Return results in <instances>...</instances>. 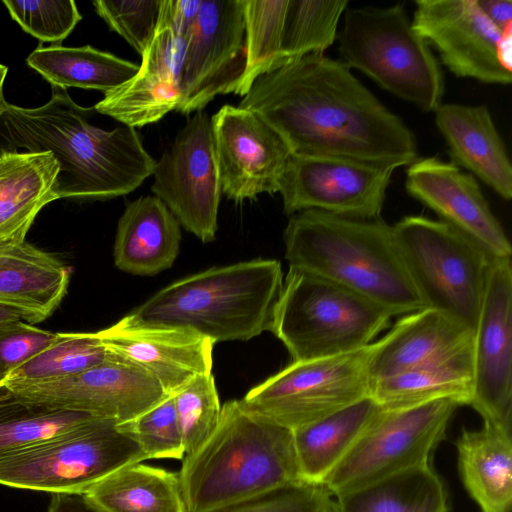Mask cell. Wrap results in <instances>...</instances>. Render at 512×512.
<instances>
[{
    "mask_svg": "<svg viewBox=\"0 0 512 512\" xmlns=\"http://www.w3.org/2000/svg\"><path fill=\"white\" fill-rule=\"evenodd\" d=\"M238 107L261 116L291 155L386 163L417 159L414 133L341 60L306 55L259 76Z\"/></svg>",
    "mask_w": 512,
    "mask_h": 512,
    "instance_id": "obj_1",
    "label": "cell"
},
{
    "mask_svg": "<svg viewBox=\"0 0 512 512\" xmlns=\"http://www.w3.org/2000/svg\"><path fill=\"white\" fill-rule=\"evenodd\" d=\"M94 108L76 104L66 89L37 108L8 104L0 116V152H50L59 163L60 198L107 200L129 194L153 175L156 160L135 128L104 130L90 122Z\"/></svg>",
    "mask_w": 512,
    "mask_h": 512,
    "instance_id": "obj_2",
    "label": "cell"
},
{
    "mask_svg": "<svg viewBox=\"0 0 512 512\" xmlns=\"http://www.w3.org/2000/svg\"><path fill=\"white\" fill-rule=\"evenodd\" d=\"M289 267L337 283L392 317L427 308L400 252L393 226L318 210L290 216L284 231Z\"/></svg>",
    "mask_w": 512,
    "mask_h": 512,
    "instance_id": "obj_3",
    "label": "cell"
},
{
    "mask_svg": "<svg viewBox=\"0 0 512 512\" xmlns=\"http://www.w3.org/2000/svg\"><path fill=\"white\" fill-rule=\"evenodd\" d=\"M178 476L187 512H211L305 483L292 431L251 411L241 400L222 405L216 428L184 456Z\"/></svg>",
    "mask_w": 512,
    "mask_h": 512,
    "instance_id": "obj_4",
    "label": "cell"
},
{
    "mask_svg": "<svg viewBox=\"0 0 512 512\" xmlns=\"http://www.w3.org/2000/svg\"><path fill=\"white\" fill-rule=\"evenodd\" d=\"M282 285V267L274 259L213 267L169 284L124 319L187 329L214 344L247 341L270 331Z\"/></svg>",
    "mask_w": 512,
    "mask_h": 512,
    "instance_id": "obj_5",
    "label": "cell"
},
{
    "mask_svg": "<svg viewBox=\"0 0 512 512\" xmlns=\"http://www.w3.org/2000/svg\"><path fill=\"white\" fill-rule=\"evenodd\" d=\"M392 316L373 301L316 274L289 267L270 332L292 361L352 352L373 343Z\"/></svg>",
    "mask_w": 512,
    "mask_h": 512,
    "instance_id": "obj_6",
    "label": "cell"
},
{
    "mask_svg": "<svg viewBox=\"0 0 512 512\" xmlns=\"http://www.w3.org/2000/svg\"><path fill=\"white\" fill-rule=\"evenodd\" d=\"M342 62L424 112L442 104L444 78L402 3L347 8L338 35Z\"/></svg>",
    "mask_w": 512,
    "mask_h": 512,
    "instance_id": "obj_7",
    "label": "cell"
},
{
    "mask_svg": "<svg viewBox=\"0 0 512 512\" xmlns=\"http://www.w3.org/2000/svg\"><path fill=\"white\" fill-rule=\"evenodd\" d=\"M393 231L427 308L451 316L474 333L495 257L441 220L405 216Z\"/></svg>",
    "mask_w": 512,
    "mask_h": 512,
    "instance_id": "obj_8",
    "label": "cell"
},
{
    "mask_svg": "<svg viewBox=\"0 0 512 512\" xmlns=\"http://www.w3.org/2000/svg\"><path fill=\"white\" fill-rule=\"evenodd\" d=\"M147 460L114 420L97 417L0 460V484L50 493H86L129 464Z\"/></svg>",
    "mask_w": 512,
    "mask_h": 512,
    "instance_id": "obj_9",
    "label": "cell"
},
{
    "mask_svg": "<svg viewBox=\"0 0 512 512\" xmlns=\"http://www.w3.org/2000/svg\"><path fill=\"white\" fill-rule=\"evenodd\" d=\"M374 342L330 357L292 361L253 387L242 403L291 431L370 396Z\"/></svg>",
    "mask_w": 512,
    "mask_h": 512,
    "instance_id": "obj_10",
    "label": "cell"
},
{
    "mask_svg": "<svg viewBox=\"0 0 512 512\" xmlns=\"http://www.w3.org/2000/svg\"><path fill=\"white\" fill-rule=\"evenodd\" d=\"M461 406L450 399L379 409L363 434L323 482L337 496L399 471L430 464Z\"/></svg>",
    "mask_w": 512,
    "mask_h": 512,
    "instance_id": "obj_11",
    "label": "cell"
},
{
    "mask_svg": "<svg viewBox=\"0 0 512 512\" xmlns=\"http://www.w3.org/2000/svg\"><path fill=\"white\" fill-rule=\"evenodd\" d=\"M151 190L180 226L203 243L215 239L221 184L209 115L195 112L163 152Z\"/></svg>",
    "mask_w": 512,
    "mask_h": 512,
    "instance_id": "obj_12",
    "label": "cell"
},
{
    "mask_svg": "<svg viewBox=\"0 0 512 512\" xmlns=\"http://www.w3.org/2000/svg\"><path fill=\"white\" fill-rule=\"evenodd\" d=\"M386 163L291 155L279 193L288 215L318 210L354 219H378L393 172Z\"/></svg>",
    "mask_w": 512,
    "mask_h": 512,
    "instance_id": "obj_13",
    "label": "cell"
},
{
    "mask_svg": "<svg viewBox=\"0 0 512 512\" xmlns=\"http://www.w3.org/2000/svg\"><path fill=\"white\" fill-rule=\"evenodd\" d=\"M245 67L244 0H201L186 45L176 111L189 115L219 94L234 93Z\"/></svg>",
    "mask_w": 512,
    "mask_h": 512,
    "instance_id": "obj_14",
    "label": "cell"
},
{
    "mask_svg": "<svg viewBox=\"0 0 512 512\" xmlns=\"http://www.w3.org/2000/svg\"><path fill=\"white\" fill-rule=\"evenodd\" d=\"M5 383L30 401L86 412L117 423L139 416L167 395L152 375L110 353L101 364L76 375L50 381Z\"/></svg>",
    "mask_w": 512,
    "mask_h": 512,
    "instance_id": "obj_15",
    "label": "cell"
},
{
    "mask_svg": "<svg viewBox=\"0 0 512 512\" xmlns=\"http://www.w3.org/2000/svg\"><path fill=\"white\" fill-rule=\"evenodd\" d=\"M221 191L236 203L279 192L291 157L283 138L257 113L222 106L212 117Z\"/></svg>",
    "mask_w": 512,
    "mask_h": 512,
    "instance_id": "obj_16",
    "label": "cell"
},
{
    "mask_svg": "<svg viewBox=\"0 0 512 512\" xmlns=\"http://www.w3.org/2000/svg\"><path fill=\"white\" fill-rule=\"evenodd\" d=\"M474 385L469 404L483 422L512 431V265L495 257L473 339Z\"/></svg>",
    "mask_w": 512,
    "mask_h": 512,
    "instance_id": "obj_17",
    "label": "cell"
},
{
    "mask_svg": "<svg viewBox=\"0 0 512 512\" xmlns=\"http://www.w3.org/2000/svg\"><path fill=\"white\" fill-rule=\"evenodd\" d=\"M412 25L457 77L486 84L511 83L512 72L497 57L502 32L490 23L476 0H418Z\"/></svg>",
    "mask_w": 512,
    "mask_h": 512,
    "instance_id": "obj_18",
    "label": "cell"
},
{
    "mask_svg": "<svg viewBox=\"0 0 512 512\" xmlns=\"http://www.w3.org/2000/svg\"><path fill=\"white\" fill-rule=\"evenodd\" d=\"M405 188L492 256L511 258L510 241L472 174L436 157L417 158L408 165Z\"/></svg>",
    "mask_w": 512,
    "mask_h": 512,
    "instance_id": "obj_19",
    "label": "cell"
},
{
    "mask_svg": "<svg viewBox=\"0 0 512 512\" xmlns=\"http://www.w3.org/2000/svg\"><path fill=\"white\" fill-rule=\"evenodd\" d=\"M97 332L111 355L152 375L167 394L212 373L214 343L190 330L136 325L123 317Z\"/></svg>",
    "mask_w": 512,
    "mask_h": 512,
    "instance_id": "obj_20",
    "label": "cell"
},
{
    "mask_svg": "<svg viewBox=\"0 0 512 512\" xmlns=\"http://www.w3.org/2000/svg\"><path fill=\"white\" fill-rule=\"evenodd\" d=\"M434 116L451 162L510 200L512 166L489 109L485 105L441 104Z\"/></svg>",
    "mask_w": 512,
    "mask_h": 512,
    "instance_id": "obj_21",
    "label": "cell"
},
{
    "mask_svg": "<svg viewBox=\"0 0 512 512\" xmlns=\"http://www.w3.org/2000/svg\"><path fill=\"white\" fill-rule=\"evenodd\" d=\"M473 338L471 330L433 308L403 315L389 332L374 341L371 381L445 357L471 343Z\"/></svg>",
    "mask_w": 512,
    "mask_h": 512,
    "instance_id": "obj_22",
    "label": "cell"
},
{
    "mask_svg": "<svg viewBox=\"0 0 512 512\" xmlns=\"http://www.w3.org/2000/svg\"><path fill=\"white\" fill-rule=\"evenodd\" d=\"M70 270L58 258L25 242L0 245V304L16 308L36 324L64 299Z\"/></svg>",
    "mask_w": 512,
    "mask_h": 512,
    "instance_id": "obj_23",
    "label": "cell"
},
{
    "mask_svg": "<svg viewBox=\"0 0 512 512\" xmlns=\"http://www.w3.org/2000/svg\"><path fill=\"white\" fill-rule=\"evenodd\" d=\"M181 243L178 220L155 196L130 202L117 225L115 266L126 273L152 276L170 268Z\"/></svg>",
    "mask_w": 512,
    "mask_h": 512,
    "instance_id": "obj_24",
    "label": "cell"
},
{
    "mask_svg": "<svg viewBox=\"0 0 512 512\" xmlns=\"http://www.w3.org/2000/svg\"><path fill=\"white\" fill-rule=\"evenodd\" d=\"M58 173L50 152H0V245L25 242L38 213L58 199Z\"/></svg>",
    "mask_w": 512,
    "mask_h": 512,
    "instance_id": "obj_25",
    "label": "cell"
},
{
    "mask_svg": "<svg viewBox=\"0 0 512 512\" xmlns=\"http://www.w3.org/2000/svg\"><path fill=\"white\" fill-rule=\"evenodd\" d=\"M456 448L461 480L481 512H510L512 431L483 422L478 430L463 429Z\"/></svg>",
    "mask_w": 512,
    "mask_h": 512,
    "instance_id": "obj_26",
    "label": "cell"
},
{
    "mask_svg": "<svg viewBox=\"0 0 512 512\" xmlns=\"http://www.w3.org/2000/svg\"><path fill=\"white\" fill-rule=\"evenodd\" d=\"M473 385L472 341L445 357L373 382L370 397L385 408L407 407L440 399L469 406Z\"/></svg>",
    "mask_w": 512,
    "mask_h": 512,
    "instance_id": "obj_27",
    "label": "cell"
},
{
    "mask_svg": "<svg viewBox=\"0 0 512 512\" xmlns=\"http://www.w3.org/2000/svg\"><path fill=\"white\" fill-rule=\"evenodd\" d=\"M380 408L369 396L293 430V445L302 480L308 484L323 485Z\"/></svg>",
    "mask_w": 512,
    "mask_h": 512,
    "instance_id": "obj_28",
    "label": "cell"
},
{
    "mask_svg": "<svg viewBox=\"0 0 512 512\" xmlns=\"http://www.w3.org/2000/svg\"><path fill=\"white\" fill-rule=\"evenodd\" d=\"M448 494L430 464L408 468L336 496L332 512H448Z\"/></svg>",
    "mask_w": 512,
    "mask_h": 512,
    "instance_id": "obj_29",
    "label": "cell"
},
{
    "mask_svg": "<svg viewBox=\"0 0 512 512\" xmlns=\"http://www.w3.org/2000/svg\"><path fill=\"white\" fill-rule=\"evenodd\" d=\"M84 494L103 512H187L178 472L142 462L120 468Z\"/></svg>",
    "mask_w": 512,
    "mask_h": 512,
    "instance_id": "obj_30",
    "label": "cell"
},
{
    "mask_svg": "<svg viewBox=\"0 0 512 512\" xmlns=\"http://www.w3.org/2000/svg\"><path fill=\"white\" fill-rule=\"evenodd\" d=\"M26 62L54 87L99 90L104 94L121 86L139 71L138 64L89 45L38 46Z\"/></svg>",
    "mask_w": 512,
    "mask_h": 512,
    "instance_id": "obj_31",
    "label": "cell"
},
{
    "mask_svg": "<svg viewBox=\"0 0 512 512\" xmlns=\"http://www.w3.org/2000/svg\"><path fill=\"white\" fill-rule=\"evenodd\" d=\"M97 417L30 401L0 381V460Z\"/></svg>",
    "mask_w": 512,
    "mask_h": 512,
    "instance_id": "obj_32",
    "label": "cell"
},
{
    "mask_svg": "<svg viewBox=\"0 0 512 512\" xmlns=\"http://www.w3.org/2000/svg\"><path fill=\"white\" fill-rule=\"evenodd\" d=\"M348 4L347 0H288L275 69L306 55L324 54L337 38Z\"/></svg>",
    "mask_w": 512,
    "mask_h": 512,
    "instance_id": "obj_33",
    "label": "cell"
},
{
    "mask_svg": "<svg viewBox=\"0 0 512 512\" xmlns=\"http://www.w3.org/2000/svg\"><path fill=\"white\" fill-rule=\"evenodd\" d=\"M180 102L178 84L138 71L127 82L105 93L93 108L124 126L135 128L159 121L172 110L176 111Z\"/></svg>",
    "mask_w": 512,
    "mask_h": 512,
    "instance_id": "obj_34",
    "label": "cell"
},
{
    "mask_svg": "<svg viewBox=\"0 0 512 512\" xmlns=\"http://www.w3.org/2000/svg\"><path fill=\"white\" fill-rule=\"evenodd\" d=\"M109 356L98 332L58 333L57 339L15 369L5 382H41L79 374Z\"/></svg>",
    "mask_w": 512,
    "mask_h": 512,
    "instance_id": "obj_35",
    "label": "cell"
},
{
    "mask_svg": "<svg viewBox=\"0 0 512 512\" xmlns=\"http://www.w3.org/2000/svg\"><path fill=\"white\" fill-rule=\"evenodd\" d=\"M287 4L288 0H244L246 67L235 94L246 95L259 76L275 69Z\"/></svg>",
    "mask_w": 512,
    "mask_h": 512,
    "instance_id": "obj_36",
    "label": "cell"
},
{
    "mask_svg": "<svg viewBox=\"0 0 512 512\" xmlns=\"http://www.w3.org/2000/svg\"><path fill=\"white\" fill-rule=\"evenodd\" d=\"M171 395L186 455L195 451L214 431L222 405L212 373L194 377Z\"/></svg>",
    "mask_w": 512,
    "mask_h": 512,
    "instance_id": "obj_37",
    "label": "cell"
},
{
    "mask_svg": "<svg viewBox=\"0 0 512 512\" xmlns=\"http://www.w3.org/2000/svg\"><path fill=\"white\" fill-rule=\"evenodd\" d=\"M118 427L140 446L147 460H183L185 456L183 438L171 394H167L139 416L118 423Z\"/></svg>",
    "mask_w": 512,
    "mask_h": 512,
    "instance_id": "obj_38",
    "label": "cell"
},
{
    "mask_svg": "<svg viewBox=\"0 0 512 512\" xmlns=\"http://www.w3.org/2000/svg\"><path fill=\"white\" fill-rule=\"evenodd\" d=\"M10 16L41 42L60 43L81 20L74 1H3Z\"/></svg>",
    "mask_w": 512,
    "mask_h": 512,
    "instance_id": "obj_39",
    "label": "cell"
},
{
    "mask_svg": "<svg viewBox=\"0 0 512 512\" xmlns=\"http://www.w3.org/2000/svg\"><path fill=\"white\" fill-rule=\"evenodd\" d=\"M163 0H96V13L140 55L151 42Z\"/></svg>",
    "mask_w": 512,
    "mask_h": 512,
    "instance_id": "obj_40",
    "label": "cell"
},
{
    "mask_svg": "<svg viewBox=\"0 0 512 512\" xmlns=\"http://www.w3.org/2000/svg\"><path fill=\"white\" fill-rule=\"evenodd\" d=\"M331 496L323 485L304 483L277 489L211 512H332Z\"/></svg>",
    "mask_w": 512,
    "mask_h": 512,
    "instance_id": "obj_41",
    "label": "cell"
},
{
    "mask_svg": "<svg viewBox=\"0 0 512 512\" xmlns=\"http://www.w3.org/2000/svg\"><path fill=\"white\" fill-rule=\"evenodd\" d=\"M58 333L20 320L0 327V381L50 346Z\"/></svg>",
    "mask_w": 512,
    "mask_h": 512,
    "instance_id": "obj_42",
    "label": "cell"
},
{
    "mask_svg": "<svg viewBox=\"0 0 512 512\" xmlns=\"http://www.w3.org/2000/svg\"><path fill=\"white\" fill-rule=\"evenodd\" d=\"M187 41L161 11L154 36L141 55L139 72L166 78L180 86Z\"/></svg>",
    "mask_w": 512,
    "mask_h": 512,
    "instance_id": "obj_43",
    "label": "cell"
},
{
    "mask_svg": "<svg viewBox=\"0 0 512 512\" xmlns=\"http://www.w3.org/2000/svg\"><path fill=\"white\" fill-rule=\"evenodd\" d=\"M201 0H163L161 11L175 31L188 39Z\"/></svg>",
    "mask_w": 512,
    "mask_h": 512,
    "instance_id": "obj_44",
    "label": "cell"
},
{
    "mask_svg": "<svg viewBox=\"0 0 512 512\" xmlns=\"http://www.w3.org/2000/svg\"><path fill=\"white\" fill-rule=\"evenodd\" d=\"M47 512H103L84 493H52Z\"/></svg>",
    "mask_w": 512,
    "mask_h": 512,
    "instance_id": "obj_45",
    "label": "cell"
},
{
    "mask_svg": "<svg viewBox=\"0 0 512 512\" xmlns=\"http://www.w3.org/2000/svg\"><path fill=\"white\" fill-rule=\"evenodd\" d=\"M476 3L490 23L500 32L512 27L511 0H476Z\"/></svg>",
    "mask_w": 512,
    "mask_h": 512,
    "instance_id": "obj_46",
    "label": "cell"
},
{
    "mask_svg": "<svg viewBox=\"0 0 512 512\" xmlns=\"http://www.w3.org/2000/svg\"><path fill=\"white\" fill-rule=\"evenodd\" d=\"M497 57L500 64L512 72V27L501 33L497 43Z\"/></svg>",
    "mask_w": 512,
    "mask_h": 512,
    "instance_id": "obj_47",
    "label": "cell"
},
{
    "mask_svg": "<svg viewBox=\"0 0 512 512\" xmlns=\"http://www.w3.org/2000/svg\"><path fill=\"white\" fill-rule=\"evenodd\" d=\"M20 320L27 322V317L23 312L16 308L0 304V327Z\"/></svg>",
    "mask_w": 512,
    "mask_h": 512,
    "instance_id": "obj_48",
    "label": "cell"
},
{
    "mask_svg": "<svg viewBox=\"0 0 512 512\" xmlns=\"http://www.w3.org/2000/svg\"><path fill=\"white\" fill-rule=\"evenodd\" d=\"M8 72L5 65L0 64V116L6 111L9 103L6 102L3 94V84Z\"/></svg>",
    "mask_w": 512,
    "mask_h": 512,
    "instance_id": "obj_49",
    "label": "cell"
}]
</instances>
